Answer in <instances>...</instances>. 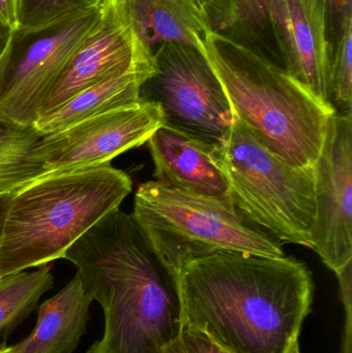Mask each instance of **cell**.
Segmentation results:
<instances>
[{
	"label": "cell",
	"instance_id": "f1b7e54d",
	"mask_svg": "<svg viewBox=\"0 0 352 353\" xmlns=\"http://www.w3.org/2000/svg\"><path fill=\"white\" fill-rule=\"evenodd\" d=\"M163 353H186L185 350H184L183 343L181 341V337L177 341L174 342L173 344H171V345L167 346Z\"/></svg>",
	"mask_w": 352,
	"mask_h": 353
},
{
	"label": "cell",
	"instance_id": "2e32d148",
	"mask_svg": "<svg viewBox=\"0 0 352 353\" xmlns=\"http://www.w3.org/2000/svg\"><path fill=\"white\" fill-rule=\"evenodd\" d=\"M153 72L154 64L85 89L57 109L37 117L32 128L43 138L94 116L138 103L141 88Z\"/></svg>",
	"mask_w": 352,
	"mask_h": 353
},
{
	"label": "cell",
	"instance_id": "e0dca14e",
	"mask_svg": "<svg viewBox=\"0 0 352 353\" xmlns=\"http://www.w3.org/2000/svg\"><path fill=\"white\" fill-rule=\"evenodd\" d=\"M49 265L0 278V336L8 337L31 312L39 299L53 288Z\"/></svg>",
	"mask_w": 352,
	"mask_h": 353
},
{
	"label": "cell",
	"instance_id": "6da1fadb",
	"mask_svg": "<svg viewBox=\"0 0 352 353\" xmlns=\"http://www.w3.org/2000/svg\"><path fill=\"white\" fill-rule=\"evenodd\" d=\"M175 283L184 329L229 353H287L313 302L311 272L287 255L211 253L182 265Z\"/></svg>",
	"mask_w": 352,
	"mask_h": 353
},
{
	"label": "cell",
	"instance_id": "484cf974",
	"mask_svg": "<svg viewBox=\"0 0 352 353\" xmlns=\"http://www.w3.org/2000/svg\"><path fill=\"white\" fill-rule=\"evenodd\" d=\"M196 2L198 4L203 12H204L206 18L209 19L210 14H212L213 10H214L215 6H216L217 0H196Z\"/></svg>",
	"mask_w": 352,
	"mask_h": 353
},
{
	"label": "cell",
	"instance_id": "d6986e66",
	"mask_svg": "<svg viewBox=\"0 0 352 353\" xmlns=\"http://www.w3.org/2000/svg\"><path fill=\"white\" fill-rule=\"evenodd\" d=\"M331 93L337 113H351L352 107V23L339 37L331 55Z\"/></svg>",
	"mask_w": 352,
	"mask_h": 353
},
{
	"label": "cell",
	"instance_id": "4316f807",
	"mask_svg": "<svg viewBox=\"0 0 352 353\" xmlns=\"http://www.w3.org/2000/svg\"><path fill=\"white\" fill-rule=\"evenodd\" d=\"M12 194L4 195L0 197V234H1L2 225H3L4 217H6V209H8L10 197Z\"/></svg>",
	"mask_w": 352,
	"mask_h": 353
},
{
	"label": "cell",
	"instance_id": "d4e9b609",
	"mask_svg": "<svg viewBox=\"0 0 352 353\" xmlns=\"http://www.w3.org/2000/svg\"><path fill=\"white\" fill-rule=\"evenodd\" d=\"M0 27L17 28V0H0Z\"/></svg>",
	"mask_w": 352,
	"mask_h": 353
},
{
	"label": "cell",
	"instance_id": "cb8c5ba5",
	"mask_svg": "<svg viewBox=\"0 0 352 353\" xmlns=\"http://www.w3.org/2000/svg\"><path fill=\"white\" fill-rule=\"evenodd\" d=\"M181 341L186 353H229L205 334L194 330H182Z\"/></svg>",
	"mask_w": 352,
	"mask_h": 353
},
{
	"label": "cell",
	"instance_id": "30bf717a",
	"mask_svg": "<svg viewBox=\"0 0 352 353\" xmlns=\"http://www.w3.org/2000/svg\"><path fill=\"white\" fill-rule=\"evenodd\" d=\"M316 213L310 248L334 273L352 261V114L329 122L313 165Z\"/></svg>",
	"mask_w": 352,
	"mask_h": 353
},
{
	"label": "cell",
	"instance_id": "83f0119b",
	"mask_svg": "<svg viewBox=\"0 0 352 353\" xmlns=\"http://www.w3.org/2000/svg\"><path fill=\"white\" fill-rule=\"evenodd\" d=\"M10 32L12 30L10 29L3 28L0 27V57L8 45V39H10Z\"/></svg>",
	"mask_w": 352,
	"mask_h": 353
},
{
	"label": "cell",
	"instance_id": "3957f363",
	"mask_svg": "<svg viewBox=\"0 0 352 353\" xmlns=\"http://www.w3.org/2000/svg\"><path fill=\"white\" fill-rule=\"evenodd\" d=\"M235 117L293 167H313L336 110L256 50L210 32L200 45Z\"/></svg>",
	"mask_w": 352,
	"mask_h": 353
},
{
	"label": "cell",
	"instance_id": "ac0fdd59",
	"mask_svg": "<svg viewBox=\"0 0 352 353\" xmlns=\"http://www.w3.org/2000/svg\"><path fill=\"white\" fill-rule=\"evenodd\" d=\"M271 0H217L208 21L213 32L220 33L251 49L269 26Z\"/></svg>",
	"mask_w": 352,
	"mask_h": 353
},
{
	"label": "cell",
	"instance_id": "5b68a950",
	"mask_svg": "<svg viewBox=\"0 0 352 353\" xmlns=\"http://www.w3.org/2000/svg\"><path fill=\"white\" fill-rule=\"evenodd\" d=\"M132 215L174 278L188 261L220 251L285 256L279 241L249 223L233 203L184 192L157 181L140 185Z\"/></svg>",
	"mask_w": 352,
	"mask_h": 353
},
{
	"label": "cell",
	"instance_id": "8992f818",
	"mask_svg": "<svg viewBox=\"0 0 352 353\" xmlns=\"http://www.w3.org/2000/svg\"><path fill=\"white\" fill-rule=\"evenodd\" d=\"M215 161L231 203L249 223L278 241L310 247L316 213L313 167H293L271 153L235 117Z\"/></svg>",
	"mask_w": 352,
	"mask_h": 353
},
{
	"label": "cell",
	"instance_id": "5bb4252c",
	"mask_svg": "<svg viewBox=\"0 0 352 353\" xmlns=\"http://www.w3.org/2000/svg\"><path fill=\"white\" fill-rule=\"evenodd\" d=\"M92 299L79 273L37 309L32 333L12 345L17 353H72L86 333Z\"/></svg>",
	"mask_w": 352,
	"mask_h": 353
},
{
	"label": "cell",
	"instance_id": "4dcf8cb0",
	"mask_svg": "<svg viewBox=\"0 0 352 353\" xmlns=\"http://www.w3.org/2000/svg\"><path fill=\"white\" fill-rule=\"evenodd\" d=\"M287 353H301L300 352L299 343H298V342H296V343L293 344V345L291 346V348H289V352H287Z\"/></svg>",
	"mask_w": 352,
	"mask_h": 353
},
{
	"label": "cell",
	"instance_id": "8fae6325",
	"mask_svg": "<svg viewBox=\"0 0 352 353\" xmlns=\"http://www.w3.org/2000/svg\"><path fill=\"white\" fill-rule=\"evenodd\" d=\"M99 10L96 25L48 93L37 117L85 89L154 64V54L134 33L125 0H103Z\"/></svg>",
	"mask_w": 352,
	"mask_h": 353
},
{
	"label": "cell",
	"instance_id": "ffe728a7",
	"mask_svg": "<svg viewBox=\"0 0 352 353\" xmlns=\"http://www.w3.org/2000/svg\"><path fill=\"white\" fill-rule=\"evenodd\" d=\"M103 0H17V27L31 28L97 8Z\"/></svg>",
	"mask_w": 352,
	"mask_h": 353
},
{
	"label": "cell",
	"instance_id": "ba28073f",
	"mask_svg": "<svg viewBox=\"0 0 352 353\" xmlns=\"http://www.w3.org/2000/svg\"><path fill=\"white\" fill-rule=\"evenodd\" d=\"M141 99L158 105L165 125L218 146L235 121L227 94L202 48L163 43Z\"/></svg>",
	"mask_w": 352,
	"mask_h": 353
},
{
	"label": "cell",
	"instance_id": "f546056e",
	"mask_svg": "<svg viewBox=\"0 0 352 353\" xmlns=\"http://www.w3.org/2000/svg\"><path fill=\"white\" fill-rule=\"evenodd\" d=\"M0 353H17L14 352L12 346L8 345L6 342L4 341L3 343L0 344Z\"/></svg>",
	"mask_w": 352,
	"mask_h": 353
},
{
	"label": "cell",
	"instance_id": "277c9868",
	"mask_svg": "<svg viewBox=\"0 0 352 353\" xmlns=\"http://www.w3.org/2000/svg\"><path fill=\"white\" fill-rule=\"evenodd\" d=\"M132 190L130 176L111 163L41 176L19 189L0 234V278L63 259Z\"/></svg>",
	"mask_w": 352,
	"mask_h": 353
},
{
	"label": "cell",
	"instance_id": "7c38bea8",
	"mask_svg": "<svg viewBox=\"0 0 352 353\" xmlns=\"http://www.w3.org/2000/svg\"><path fill=\"white\" fill-rule=\"evenodd\" d=\"M327 0H271L269 26L284 70L320 101L333 105Z\"/></svg>",
	"mask_w": 352,
	"mask_h": 353
},
{
	"label": "cell",
	"instance_id": "9c48e42d",
	"mask_svg": "<svg viewBox=\"0 0 352 353\" xmlns=\"http://www.w3.org/2000/svg\"><path fill=\"white\" fill-rule=\"evenodd\" d=\"M163 124L158 105L141 99L134 105L43 137L33 147L31 157L43 165L45 175L99 167L146 144Z\"/></svg>",
	"mask_w": 352,
	"mask_h": 353
},
{
	"label": "cell",
	"instance_id": "9a60e30c",
	"mask_svg": "<svg viewBox=\"0 0 352 353\" xmlns=\"http://www.w3.org/2000/svg\"><path fill=\"white\" fill-rule=\"evenodd\" d=\"M138 41L154 54L163 43L200 48L212 32L196 0H125Z\"/></svg>",
	"mask_w": 352,
	"mask_h": 353
},
{
	"label": "cell",
	"instance_id": "52a82bcc",
	"mask_svg": "<svg viewBox=\"0 0 352 353\" xmlns=\"http://www.w3.org/2000/svg\"><path fill=\"white\" fill-rule=\"evenodd\" d=\"M99 6L12 30L0 57V123L32 128L48 93L96 25Z\"/></svg>",
	"mask_w": 352,
	"mask_h": 353
},
{
	"label": "cell",
	"instance_id": "7402d4cb",
	"mask_svg": "<svg viewBox=\"0 0 352 353\" xmlns=\"http://www.w3.org/2000/svg\"><path fill=\"white\" fill-rule=\"evenodd\" d=\"M327 2H328L327 32H328V41L330 43L331 53H332L333 48L336 45L345 27L352 23V0H327Z\"/></svg>",
	"mask_w": 352,
	"mask_h": 353
},
{
	"label": "cell",
	"instance_id": "44dd1931",
	"mask_svg": "<svg viewBox=\"0 0 352 353\" xmlns=\"http://www.w3.org/2000/svg\"><path fill=\"white\" fill-rule=\"evenodd\" d=\"M41 139L33 128L0 123V165L30 159L33 147Z\"/></svg>",
	"mask_w": 352,
	"mask_h": 353
},
{
	"label": "cell",
	"instance_id": "4fadbf2b",
	"mask_svg": "<svg viewBox=\"0 0 352 353\" xmlns=\"http://www.w3.org/2000/svg\"><path fill=\"white\" fill-rule=\"evenodd\" d=\"M155 181L171 188L231 203L225 174L215 161L216 146L163 124L149 139Z\"/></svg>",
	"mask_w": 352,
	"mask_h": 353
},
{
	"label": "cell",
	"instance_id": "7a4b0ae2",
	"mask_svg": "<svg viewBox=\"0 0 352 353\" xmlns=\"http://www.w3.org/2000/svg\"><path fill=\"white\" fill-rule=\"evenodd\" d=\"M105 314L103 338L87 353H163L181 337L175 278L161 265L132 215L117 209L64 254Z\"/></svg>",
	"mask_w": 352,
	"mask_h": 353
},
{
	"label": "cell",
	"instance_id": "603a6c76",
	"mask_svg": "<svg viewBox=\"0 0 352 353\" xmlns=\"http://www.w3.org/2000/svg\"><path fill=\"white\" fill-rule=\"evenodd\" d=\"M341 301L345 310L344 332L340 353H352V261L337 272Z\"/></svg>",
	"mask_w": 352,
	"mask_h": 353
}]
</instances>
